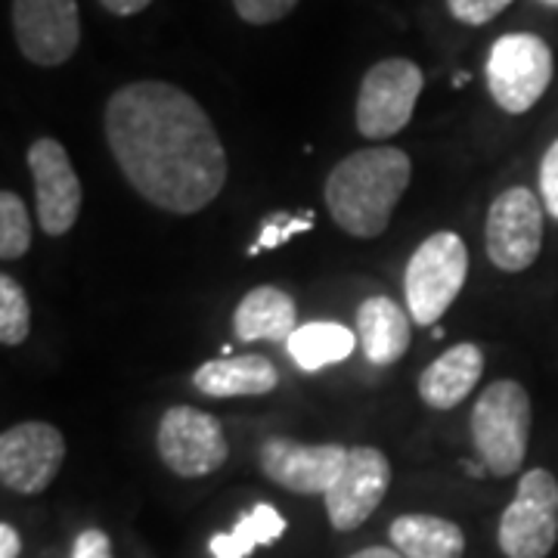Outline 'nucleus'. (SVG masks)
Instances as JSON below:
<instances>
[{
	"instance_id": "obj_5",
	"label": "nucleus",
	"mask_w": 558,
	"mask_h": 558,
	"mask_svg": "<svg viewBox=\"0 0 558 558\" xmlns=\"http://www.w3.org/2000/svg\"><path fill=\"white\" fill-rule=\"evenodd\" d=\"M553 81V50L537 35H502L487 57V87L502 112L524 116Z\"/></svg>"
},
{
	"instance_id": "obj_15",
	"label": "nucleus",
	"mask_w": 558,
	"mask_h": 558,
	"mask_svg": "<svg viewBox=\"0 0 558 558\" xmlns=\"http://www.w3.org/2000/svg\"><path fill=\"white\" fill-rule=\"evenodd\" d=\"M484 376V351L472 341L444 351L425 373L418 376V398L435 410H453L475 391Z\"/></svg>"
},
{
	"instance_id": "obj_25",
	"label": "nucleus",
	"mask_w": 558,
	"mask_h": 558,
	"mask_svg": "<svg viewBox=\"0 0 558 558\" xmlns=\"http://www.w3.org/2000/svg\"><path fill=\"white\" fill-rule=\"evenodd\" d=\"M233 7L248 25H270L286 20L299 7V0H233Z\"/></svg>"
},
{
	"instance_id": "obj_11",
	"label": "nucleus",
	"mask_w": 558,
	"mask_h": 558,
	"mask_svg": "<svg viewBox=\"0 0 558 558\" xmlns=\"http://www.w3.org/2000/svg\"><path fill=\"white\" fill-rule=\"evenodd\" d=\"M13 32L25 60L62 65L81 44L78 0H13Z\"/></svg>"
},
{
	"instance_id": "obj_1",
	"label": "nucleus",
	"mask_w": 558,
	"mask_h": 558,
	"mask_svg": "<svg viewBox=\"0 0 558 558\" xmlns=\"http://www.w3.org/2000/svg\"><path fill=\"white\" fill-rule=\"evenodd\" d=\"M106 143L146 202L196 215L227 183V149L199 102L168 81H134L106 102Z\"/></svg>"
},
{
	"instance_id": "obj_4",
	"label": "nucleus",
	"mask_w": 558,
	"mask_h": 558,
	"mask_svg": "<svg viewBox=\"0 0 558 558\" xmlns=\"http://www.w3.org/2000/svg\"><path fill=\"white\" fill-rule=\"evenodd\" d=\"M469 277V248L459 240V233L440 230L418 245L407 264L403 292L410 304V317L418 326H435Z\"/></svg>"
},
{
	"instance_id": "obj_10",
	"label": "nucleus",
	"mask_w": 558,
	"mask_h": 558,
	"mask_svg": "<svg viewBox=\"0 0 558 558\" xmlns=\"http://www.w3.org/2000/svg\"><path fill=\"white\" fill-rule=\"evenodd\" d=\"M65 440L50 422H20L0 435V481L22 497H38L60 475Z\"/></svg>"
},
{
	"instance_id": "obj_9",
	"label": "nucleus",
	"mask_w": 558,
	"mask_h": 558,
	"mask_svg": "<svg viewBox=\"0 0 558 558\" xmlns=\"http://www.w3.org/2000/svg\"><path fill=\"white\" fill-rule=\"evenodd\" d=\"M159 457L180 478H205L230 457L220 422L196 407H171L159 422Z\"/></svg>"
},
{
	"instance_id": "obj_13",
	"label": "nucleus",
	"mask_w": 558,
	"mask_h": 558,
	"mask_svg": "<svg viewBox=\"0 0 558 558\" xmlns=\"http://www.w3.org/2000/svg\"><path fill=\"white\" fill-rule=\"evenodd\" d=\"M28 168L35 180V199H38V223L47 236H65L81 215L78 171L69 159L60 140L40 137L28 149Z\"/></svg>"
},
{
	"instance_id": "obj_19",
	"label": "nucleus",
	"mask_w": 558,
	"mask_h": 558,
	"mask_svg": "<svg viewBox=\"0 0 558 558\" xmlns=\"http://www.w3.org/2000/svg\"><path fill=\"white\" fill-rule=\"evenodd\" d=\"M391 543L403 558H462L465 534L438 515H400L391 521Z\"/></svg>"
},
{
	"instance_id": "obj_3",
	"label": "nucleus",
	"mask_w": 558,
	"mask_h": 558,
	"mask_svg": "<svg viewBox=\"0 0 558 558\" xmlns=\"http://www.w3.org/2000/svg\"><path fill=\"white\" fill-rule=\"evenodd\" d=\"M531 398L524 385L499 379L484 388L472 410V438L490 475L509 478L519 472L531 440Z\"/></svg>"
},
{
	"instance_id": "obj_23",
	"label": "nucleus",
	"mask_w": 558,
	"mask_h": 558,
	"mask_svg": "<svg viewBox=\"0 0 558 558\" xmlns=\"http://www.w3.org/2000/svg\"><path fill=\"white\" fill-rule=\"evenodd\" d=\"M32 332V304L20 282L13 277H0V341L16 348Z\"/></svg>"
},
{
	"instance_id": "obj_27",
	"label": "nucleus",
	"mask_w": 558,
	"mask_h": 558,
	"mask_svg": "<svg viewBox=\"0 0 558 558\" xmlns=\"http://www.w3.org/2000/svg\"><path fill=\"white\" fill-rule=\"evenodd\" d=\"M539 193H543V208L558 220V140L539 161Z\"/></svg>"
},
{
	"instance_id": "obj_16",
	"label": "nucleus",
	"mask_w": 558,
	"mask_h": 558,
	"mask_svg": "<svg viewBox=\"0 0 558 558\" xmlns=\"http://www.w3.org/2000/svg\"><path fill=\"white\" fill-rule=\"evenodd\" d=\"M193 385L208 398H260L279 385L277 366L260 354L223 357L202 363L193 373Z\"/></svg>"
},
{
	"instance_id": "obj_17",
	"label": "nucleus",
	"mask_w": 558,
	"mask_h": 558,
	"mask_svg": "<svg viewBox=\"0 0 558 558\" xmlns=\"http://www.w3.org/2000/svg\"><path fill=\"white\" fill-rule=\"evenodd\" d=\"M233 329H236V339L245 344H252V341L289 344L292 332L299 329L295 301L277 286H258L233 311Z\"/></svg>"
},
{
	"instance_id": "obj_18",
	"label": "nucleus",
	"mask_w": 558,
	"mask_h": 558,
	"mask_svg": "<svg viewBox=\"0 0 558 558\" xmlns=\"http://www.w3.org/2000/svg\"><path fill=\"white\" fill-rule=\"evenodd\" d=\"M357 332L363 354L369 357V363H376V366L398 363L407 354L410 336H413L407 311L400 307L398 301L385 299V295L366 299L360 304Z\"/></svg>"
},
{
	"instance_id": "obj_24",
	"label": "nucleus",
	"mask_w": 558,
	"mask_h": 558,
	"mask_svg": "<svg viewBox=\"0 0 558 558\" xmlns=\"http://www.w3.org/2000/svg\"><path fill=\"white\" fill-rule=\"evenodd\" d=\"M314 211H301V215H286V211H274L270 218L260 220L258 240L248 248V255H258V252H270L277 245H286L295 233H307L314 230Z\"/></svg>"
},
{
	"instance_id": "obj_29",
	"label": "nucleus",
	"mask_w": 558,
	"mask_h": 558,
	"mask_svg": "<svg viewBox=\"0 0 558 558\" xmlns=\"http://www.w3.org/2000/svg\"><path fill=\"white\" fill-rule=\"evenodd\" d=\"M102 10H109L112 16H137L153 0H100Z\"/></svg>"
},
{
	"instance_id": "obj_20",
	"label": "nucleus",
	"mask_w": 558,
	"mask_h": 558,
	"mask_svg": "<svg viewBox=\"0 0 558 558\" xmlns=\"http://www.w3.org/2000/svg\"><path fill=\"white\" fill-rule=\"evenodd\" d=\"M354 348H357V336L348 326L326 323V319L299 326L286 344L289 357L295 360V366L304 373H319L332 363H341L354 354Z\"/></svg>"
},
{
	"instance_id": "obj_2",
	"label": "nucleus",
	"mask_w": 558,
	"mask_h": 558,
	"mask_svg": "<svg viewBox=\"0 0 558 558\" xmlns=\"http://www.w3.org/2000/svg\"><path fill=\"white\" fill-rule=\"evenodd\" d=\"M413 178V161L398 146H369L341 159L326 178V208L344 233L376 240L391 223Z\"/></svg>"
},
{
	"instance_id": "obj_33",
	"label": "nucleus",
	"mask_w": 558,
	"mask_h": 558,
	"mask_svg": "<svg viewBox=\"0 0 558 558\" xmlns=\"http://www.w3.org/2000/svg\"><path fill=\"white\" fill-rule=\"evenodd\" d=\"M453 84H457V87L459 84H469V75H465V72H459L457 78H453Z\"/></svg>"
},
{
	"instance_id": "obj_30",
	"label": "nucleus",
	"mask_w": 558,
	"mask_h": 558,
	"mask_svg": "<svg viewBox=\"0 0 558 558\" xmlns=\"http://www.w3.org/2000/svg\"><path fill=\"white\" fill-rule=\"evenodd\" d=\"M20 534H16V527L13 524H0V558H20Z\"/></svg>"
},
{
	"instance_id": "obj_6",
	"label": "nucleus",
	"mask_w": 558,
	"mask_h": 558,
	"mask_svg": "<svg viewBox=\"0 0 558 558\" xmlns=\"http://www.w3.org/2000/svg\"><path fill=\"white\" fill-rule=\"evenodd\" d=\"M556 539L558 481L546 469H531L499 519V549L506 558H546Z\"/></svg>"
},
{
	"instance_id": "obj_12",
	"label": "nucleus",
	"mask_w": 558,
	"mask_h": 558,
	"mask_svg": "<svg viewBox=\"0 0 558 558\" xmlns=\"http://www.w3.org/2000/svg\"><path fill=\"white\" fill-rule=\"evenodd\" d=\"M348 450L341 444H301L292 438H267L258 450V465L267 478L301 494V497H326V490L341 475Z\"/></svg>"
},
{
	"instance_id": "obj_34",
	"label": "nucleus",
	"mask_w": 558,
	"mask_h": 558,
	"mask_svg": "<svg viewBox=\"0 0 558 558\" xmlns=\"http://www.w3.org/2000/svg\"><path fill=\"white\" fill-rule=\"evenodd\" d=\"M539 3H546V7H553V10H558V0H539Z\"/></svg>"
},
{
	"instance_id": "obj_31",
	"label": "nucleus",
	"mask_w": 558,
	"mask_h": 558,
	"mask_svg": "<svg viewBox=\"0 0 558 558\" xmlns=\"http://www.w3.org/2000/svg\"><path fill=\"white\" fill-rule=\"evenodd\" d=\"M351 558H403L398 549H388V546H369V549H360Z\"/></svg>"
},
{
	"instance_id": "obj_21",
	"label": "nucleus",
	"mask_w": 558,
	"mask_h": 558,
	"mask_svg": "<svg viewBox=\"0 0 558 558\" xmlns=\"http://www.w3.org/2000/svg\"><path fill=\"white\" fill-rule=\"evenodd\" d=\"M286 519L279 515L270 502H258L252 506L233 531L227 534H215L208 549L215 558H248L258 546H270L286 534Z\"/></svg>"
},
{
	"instance_id": "obj_8",
	"label": "nucleus",
	"mask_w": 558,
	"mask_h": 558,
	"mask_svg": "<svg viewBox=\"0 0 558 558\" xmlns=\"http://www.w3.org/2000/svg\"><path fill=\"white\" fill-rule=\"evenodd\" d=\"M487 258L506 274H521L543 248V202L527 186L499 193L484 227Z\"/></svg>"
},
{
	"instance_id": "obj_14",
	"label": "nucleus",
	"mask_w": 558,
	"mask_h": 558,
	"mask_svg": "<svg viewBox=\"0 0 558 558\" xmlns=\"http://www.w3.org/2000/svg\"><path fill=\"white\" fill-rule=\"evenodd\" d=\"M391 487V462L379 447H351L336 484L326 490V515L336 531H354L369 519Z\"/></svg>"
},
{
	"instance_id": "obj_22",
	"label": "nucleus",
	"mask_w": 558,
	"mask_h": 558,
	"mask_svg": "<svg viewBox=\"0 0 558 558\" xmlns=\"http://www.w3.org/2000/svg\"><path fill=\"white\" fill-rule=\"evenodd\" d=\"M32 248V218L25 202L3 190L0 193V258L16 260Z\"/></svg>"
},
{
	"instance_id": "obj_7",
	"label": "nucleus",
	"mask_w": 558,
	"mask_h": 558,
	"mask_svg": "<svg viewBox=\"0 0 558 558\" xmlns=\"http://www.w3.org/2000/svg\"><path fill=\"white\" fill-rule=\"evenodd\" d=\"M422 84H425V75L416 62L403 60V57L376 62L360 81V134L366 140H388L400 134L416 112Z\"/></svg>"
},
{
	"instance_id": "obj_32",
	"label": "nucleus",
	"mask_w": 558,
	"mask_h": 558,
	"mask_svg": "<svg viewBox=\"0 0 558 558\" xmlns=\"http://www.w3.org/2000/svg\"><path fill=\"white\" fill-rule=\"evenodd\" d=\"M462 469H465V472H469L472 478H481L487 465H484V462H462Z\"/></svg>"
},
{
	"instance_id": "obj_26",
	"label": "nucleus",
	"mask_w": 558,
	"mask_h": 558,
	"mask_svg": "<svg viewBox=\"0 0 558 558\" xmlns=\"http://www.w3.org/2000/svg\"><path fill=\"white\" fill-rule=\"evenodd\" d=\"M509 3L512 0H447L450 13L465 25H487L490 20H497Z\"/></svg>"
},
{
	"instance_id": "obj_28",
	"label": "nucleus",
	"mask_w": 558,
	"mask_h": 558,
	"mask_svg": "<svg viewBox=\"0 0 558 558\" xmlns=\"http://www.w3.org/2000/svg\"><path fill=\"white\" fill-rule=\"evenodd\" d=\"M72 558H116L112 556V539L106 537V531H100V527H87L75 539Z\"/></svg>"
}]
</instances>
